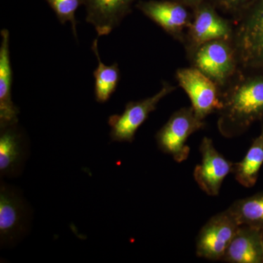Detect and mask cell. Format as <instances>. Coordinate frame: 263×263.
<instances>
[{
    "label": "cell",
    "instance_id": "1",
    "mask_svg": "<svg viewBox=\"0 0 263 263\" xmlns=\"http://www.w3.org/2000/svg\"><path fill=\"white\" fill-rule=\"evenodd\" d=\"M217 127L221 136H241L263 119V69L242 68L221 91Z\"/></svg>",
    "mask_w": 263,
    "mask_h": 263
},
{
    "label": "cell",
    "instance_id": "2",
    "mask_svg": "<svg viewBox=\"0 0 263 263\" xmlns=\"http://www.w3.org/2000/svg\"><path fill=\"white\" fill-rule=\"evenodd\" d=\"M233 21L232 42L240 67L263 69V0H254Z\"/></svg>",
    "mask_w": 263,
    "mask_h": 263
},
{
    "label": "cell",
    "instance_id": "3",
    "mask_svg": "<svg viewBox=\"0 0 263 263\" xmlns=\"http://www.w3.org/2000/svg\"><path fill=\"white\" fill-rule=\"evenodd\" d=\"M191 67L212 79L222 91L240 69L232 40L209 41L186 55Z\"/></svg>",
    "mask_w": 263,
    "mask_h": 263
},
{
    "label": "cell",
    "instance_id": "4",
    "mask_svg": "<svg viewBox=\"0 0 263 263\" xmlns=\"http://www.w3.org/2000/svg\"><path fill=\"white\" fill-rule=\"evenodd\" d=\"M205 120L197 117L193 107H184L175 112L155 136L161 152L171 155L176 162L187 160L190 148L186 145L189 137L203 129Z\"/></svg>",
    "mask_w": 263,
    "mask_h": 263
},
{
    "label": "cell",
    "instance_id": "5",
    "mask_svg": "<svg viewBox=\"0 0 263 263\" xmlns=\"http://www.w3.org/2000/svg\"><path fill=\"white\" fill-rule=\"evenodd\" d=\"M233 32V21L223 18L216 12L214 5L205 2L194 8L193 18L182 44L187 55L209 41L232 40Z\"/></svg>",
    "mask_w": 263,
    "mask_h": 263
},
{
    "label": "cell",
    "instance_id": "6",
    "mask_svg": "<svg viewBox=\"0 0 263 263\" xmlns=\"http://www.w3.org/2000/svg\"><path fill=\"white\" fill-rule=\"evenodd\" d=\"M176 89V86L163 81L162 88L154 96L138 101L129 102L122 114L110 116L108 124L110 127L111 141L133 143L137 130L146 122L150 114L155 111L157 105L164 97Z\"/></svg>",
    "mask_w": 263,
    "mask_h": 263
},
{
    "label": "cell",
    "instance_id": "7",
    "mask_svg": "<svg viewBox=\"0 0 263 263\" xmlns=\"http://www.w3.org/2000/svg\"><path fill=\"white\" fill-rule=\"evenodd\" d=\"M27 202L20 192L1 182L0 242L4 247L15 245L27 234L30 221Z\"/></svg>",
    "mask_w": 263,
    "mask_h": 263
},
{
    "label": "cell",
    "instance_id": "8",
    "mask_svg": "<svg viewBox=\"0 0 263 263\" xmlns=\"http://www.w3.org/2000/svg\"><path fill=\"white\" fill-rule=\"evenodd\" d=\"M176 80L191 100L197 117L205 120L221 107V89L206 76L193 67L176 70Z\"/></svg>",
    "mask_w": 263,
    "mask_h": 263
},
{
    "label": "cell",
    "instance_id": "9",
    "mask_svg": "<svg viewBox=\"0 0 263 263\" xmlns=\"http://www.w3.org/2000/svg\"><path fill=\"white\" fill-rule=\"evenodd\" d=\"M239 226L228 209L213 216L197 235V257L221 261Z\"/></svg>",
    "mask_w": 263,
    "mask_h": 263
},
{
    "label": "cell",
    "instance_id": "10",
    "mask_svg": "<svg viewBox=\"0 0 263 263\" xmlns=\"http://www.w3.org/2000/svg\"><path fill=\"white\" fill-rule=\"evenodd\" d=\"M200 152L201 163L194 170V179L208 195L217 196L226 176L232 173L234 163L221 155L214 147L212 140L207 137L202 139Z\"/></svg>",
    "mask_w": 263,
    "mask_h": 263
},
{
    "label": "cell",
    "instance_id": "11",
    "mask_svg": "<svg viewBox=\"0 0 263 263\" xmlns=\"http://www.w3.org/2000/svg\"><path fill=\"white\" fill-rule=\"evenodd\" d=\"M137 8L176 41L183 43L193 18L184 5L177 1L152 0L140 2Z\"/></svg>",
    "mask_w": 263,
    "mask_h": 263
},
{
    "label": "cell",
    "instance_id": "12",
    "mask_svg": "<svg viewBox=\"0 0 263 263\" xmlns=\"http://www.w3.org/2000/svg\"><path fill=\"white\" fill-rule=\"evenodd\" d=\"M136 0H84L88 23L94 26L98 36L108 35L131 12Z\"/></svg>",
    "mask_w": 263,
    "mask_h": 263
},
{
    "label": "cell",
    "instance_id": "13",
    "mask_svg": "<svg viewBox=\"0 0 263 263\" xmlns=\"http://www.w3.org/2000/svg\"><path fill=\"white\" fill-rule=\"evenodd\" d=\"M0 129V174L1 177H15L27 159V141L17 124Z\"/></svg>",
    "mask_w": 263,
    "mask_h": 263
},
{
    "label": "cell",
    "instance_id": "14",
    "mask_svg": "<svg viewBox=\"0 0 263 263\" xmlns=\"http://www.w3.org/2000/svg\"><path fill=\"white\" fill-rule=\"evenodd\" d=\"M0 46V128L18 124V108L12 100L13 70L10 56V34L1 31Z\"/></svg>",
    "mask_w": 263,
    "mask_h": 263
},
{
    "label": "cell",
    "instance_id": "15",
    "mask_svg": "<svg viewBox=\"0 0 263 263\" xmlns=\"http://www.w3.org/2000/svg\"><path fill=\"white\" fill-rule=\"evenodd\" d=\"M221 261L229 263H263L262 230L240 226Z\"/></svg>",
    "mask_w": 263,
    "mask_h": 263
},
{
    "label": "cell",
    "instance_id": "16",
    "mask_svg": "<svg viewBox=\"0 0 263 263\" xmlns=\"http://www.w3.org/2000/svg\"><path fill=\"white\" fill-rule=\"evenodd\" d=\"M263 164V126L260 134L252 141L250 148L240 162L233 164L232 173L235 180L247 188L253 187L258 179Z\"/></svg>",
    "mask_w": 263,
    "mask_h": 263
},
{
    "label": "cell",
    "instance_id": "17",
    "mask_svg": "<svg viewBox=\"0 0 263 263\" xmlns=\"http://www.w3.org/2000/svg\"><path fill=\"white\" fill-rule=\"evenodd\" d=\"M91 49L98 59V65L94 71L95 95L97 102L105 103L115 92L121 79L120 70L117 63L108 66L100 60L98 51V39L93 41Z\"/></svg>",
    "mask_w": 263,
    "mask_h": 263
},
{
    "label": "cell",
    "instance_id": "18",
    "mask_svg": "<svg viewBox=\"0 0 263 263\" xmlns=\"http://www.w3.org/2000/svg\"><path fill=\"white\" fill-rule=\"evenodd\" d=\"M228 209L240 226L263 230V192L236 200Z\"/></svg>",
    "mask_w": 263,
    "mask_h": 263
},
{
    "label": "cell",
    "instance_id": "19",
    "mask_svg": "<svg viewBox=\"0 0 263 263\" xmlns=\"http://www.w3.org/2000/svg\"><path fill=\"white\" fill-rule=\"evenodd\" d=\"M56 13L60 23L65 24L70 22L72 24V32L77 38L76 33V12L79 6L84 5V0H46Z\"/></svg>",
    "mask_w": 263,
    "mask_h": 263
},
{
    "label": "cell",
    "instance_id": "20",
    "mask_svg": "<svg viewBox=\"0 0 263 263\" xmlns=\"http://www.w3.org/2000/svg\"><path fill=\"white\" fill-rule=\"evenodd\" d=\"M217 5L227 13L237 18L252 4L254 0H215Z\"/></svg>",
    "mask_w": 263,
    "mask_h": 263
},
{
    "label": "cell",
    "instance_id": "21",
    "mask_svg": "<svg viewBox=\"0 0 263 263\" xmlns=\"http://www.w3.org/2000/svg\"><path fill=\"white\" fill-rule=\"evenodd\" d=\"M177 2L182 3L184 5H190L195 8L197 5L205 3V0H178Z\"/></svg>",
    "mask_w": 263,
    "mask_h": 263
},
{
    "label": "cell",
    "instance_id": "22",
    "mask_svg": "<svg viewBox=\"0 0 263 263\" xmlns=\"http://www.w3.org/2000/svg\"><path fill=\"white\" fill-rule=\"evenodd\" d=\"M262 245H263V230H262Z\"/></svg>",
    "mask_w": 263,
    "mask_h": 263
}]
</instances>
